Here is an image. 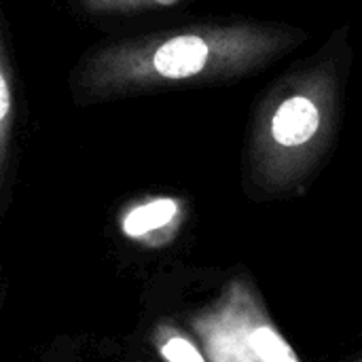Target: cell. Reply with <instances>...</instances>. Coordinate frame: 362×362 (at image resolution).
Instances as JSON below:
<instances>
[{"mask_svg":"<svg viewBox=\"0 0 362 362\" xmlns=\"http://www.w3.org/2000/svg\"><path fill=\"white\" fill-rule=\"evenodd\" d=\"M308 38L282 23H199L93 47L72 74L76 102H106L132 93L227 83L267 68Z\"/></svg>","mask_w":362,"mask_h":362,"instance_id":"1","label":"cell"},{"mask_svg":"<svg viewBox=\"0 0 362 362\" xmlns=\"http://www.w3.org/2000/svg\"><path fill=\"white\" fill-rule=\"evenodd\" d=\"M325 47L278 78L257 104L246 153L248 182L263 197L301 191L335 138L341 91V53Z\"/></svg>","mask_w":362,"mask_h":362,"instance_id":"2","label":"cell"},{"mask_svg":"<svg viewBox=\"0 0 362 362\" xmlns=\"http://www.w3.org/2000/svg\"><path fill=\"white\" fill-rule=\"evenodd\" d=\"M189 327L208 362H303L244 276L231 278Z\"/></svg>","mask_w":362,"mask_h":362,"instance_id":"3","label":"cell"},{"mask_svg":"<svg viewBox=\"0 0 362 362\" xmlns=\"http://www.w3.org/2000/svg\"><path fill=\"white\" fill-rule=\"evenodd\" d=\"M17 129V98H15V74L6 47V36L0 19V204L6 193L13 144Z\"/></svg>","mask_w":362,"mask_h":362,"instance_id":"4","label":"cell"},{"mask_svg":"<svg viewBox=\"0 0 362 362\" xmlns=\"http://www.w3.org/2000/svg\"><path fill=\"white\" fill-rule=\"evenodd\" d=\"M153 346L165 362H208L199 344H195L182 329L174 325H157Z\"/></svg>","mask_w":362,"mask_h":362,"instance_id":"5","label":"cell"},{"mask_svg":"<svg viewBox=\"0 0 362 362\" xmlns=\"http://www.w3.org/2000/svg\"><path fill=\"white\" fill-rule=\"evenodd\" d=\"M180 208L174 199H155L148 206L136 210L129 214V231L132 233H144L151 229H163L178 216Z\"/></svg>","mask_w":362,"mask_h":362,"instance_id":"6","label":"cell"},{"mask_svg":"<svg viewBox=\"0 0 362 362\" xmlns=\"http://www.w3.org/2000/svg\"><path fill=\"white\" fill-rule=\"evenodd\" d=\"M189 0H78V4L91 15H127L151 8H168Z\"/></svg>","mask_w":362,"mask_h":362,"instance_id":"7","label":"cell"},{"mask_svg":"<svg viewBox=\"0 0 362 362\" xmlns=\"http://www.w3.org/2000/svg\"><path fill=\"white\" fill-rule=\"evenodd\" d=\"M0 301H2V284H0Z\"/></svg>","mask_w":362,"mask_h":362,"instance_id":"8","label":"cell"},{"mask_svg":"<svg viewBox=\"0 0 362 362\" xmlns=\"http://www.w3.org/2000/svg\"><path fill=\"white\" fill-rule=\"evenodd\" d=\"M361 362H362V361H361Z\"/></svg>","mask_w":362,"mask_h":362,"instance_id":"9","label":"cell"}]
</instances>
